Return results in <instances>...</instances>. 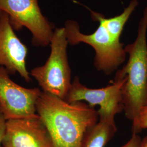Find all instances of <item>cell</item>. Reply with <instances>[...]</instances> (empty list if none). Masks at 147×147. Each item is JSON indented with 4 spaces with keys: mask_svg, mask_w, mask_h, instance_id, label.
I'll return each instance as SVG.
<instances>
[{
    "mask_svg": "<svg viewBox=\"0 0 147 147\" xmlns=\"http://www.w3.org/2000/svg\"><path fill=\"white\" fill-rule=\"evenodd\" d=\"M140 147H147V135L142 139Z\"/></svg>",
    "mask_w": 147,
    "mask_h": 147,
    "instance_id": "15",
    "label": "cell"
},
{
    "mask_svg": "<svg viewBox=\"0 0 147 147\" xmlns=\"http://www.w3.org/2000/svg\"><path fill=\"white\" fill-rule=\"evenodd\" d=\"M36 110L54 147H80L86 132L99 121L98 111L87 103H69L42 91L37 101Z\"/></svg>",
    "mask_w": 147,
    "mask_h": 147,
    "instance_id": "1",
    "label": "cell"
},
{
    "mask_svg": "<svg viewBox=\"0 0 147 147\" xmlns=\"http://www.w3.org/2000/svg\"><path fill=\"white\" fill-rule=\"evenodd\" d=\"M68 45L63 27L55 28L50 44V53L46 62L32 69L30 72L43 92L63 100L72 82L67 55Z\"/></svg>",
    "mask_w": 147,
    "mask_h": 147,
    "instance_id": "3",
    "label": "cell"
},
{
    "mask_svg": "<svg viewBox=\"0 0 147 147\" xmlns=\"http://www.w3.org/2000/svg\"><path fill=\"white\" fill-rule=\"evenodd\" d=\"M0 11L8 16L14 30L25 27L31 32L34 46L50 45L55 28L42 14L38 0H0Z\"/></svg>",
    "mask_w": 147,
    "mask_h": 147,
    "instance_id": "5",
    "label": "cell"
},
{
    "mask_svg": "<svg viewBox=\"0 0 147 147\" xmlns=\"http://www.w3.org/2000/svg\"><path fill=\"white\" fill-rule=\"evenodd\" d=\"M7 120L0 109V147H2L3 139L5 135Z\"/></svg>",
    "mask_w": 147,
    "mask_h": 147,
    "instance_id": "13",
    "label": "cell"
},
{
    "mask_svg": "<svg viewBox=\"0 0 147 147\" xmlns=\"http://www.w3.org/2000/svg\"><path fill=\"white\" fill-rule=\"evenodd\" d=\"M2 147H54L42 119L32 117L7 121Z\"/></svg>",
    "mask_w": 147,
    "mask_h": 147,
    "instance_id": "9",
    "label": "cell"
},
{
    "mask_svg": "<svg viewBox=\"0 0 147 147\" xmlns=\"http://www.w3.org/2000/svg\"><path fill=\"white\" fill-rule=\"evenodd\" d=\"M147 4L138 23L135 41L125 47L127 62L118 70L116 76L122 78L121 97L126 118L133 122L147 105Z\"/></svg>",
    "mask_w": 147,
    "mask_h": 147,
    "instance_id": "2",
    "label": "cell"
},
{
    "mask_svg": "<svg viewBox=\"0 0 147 147\" xmlns=\"http://www.w3.org/2000/svg\"><path fill=\"white\" fill-rule=\"evenodd\" d=\"M132 125V134H138L142 130L147 129V105L140 111L136 119L134 121Z\"/></svg>",
    "mask_w": 147,
    "mask_h": 147,
    "instance_id": "12",
    "label": "cell"
},
{
    "mask_svg": "<svg viewBox=\"0 0 147 147\" xmlns=\"http://www.w3.org/2000/svg\"><path fill=\"white\" fill-rule=\"evenodd\" d=\"M63 28L68 44L84 43L94 49V65L98 71L109 75L124 62L126 53L124 44L112 36L101 24L99 23L95 31L89 34L82 33L78 22L74 20H67Z\"/></svg>",
    "mask_w": 147,
    "mask_h": 147,
    "instance_id": "4",
    "label": "cell"
},
{
    "mask_svg": "<svg viewBox=\"0 0 147 147\" xmlns=\"http://www.w3.org/2000/svg\"><path fill=\"white\" fill-rule=\"evenodd\" d=\"M117 131L115 119H99L86 132L80 147H105Z\"/></svg>",
    "mask_w": 147,
    "mask_h": 147,
    "instance_id": "10",
    "label": "cell"
},
{
    "mask_svg": "<svg viewBox=\"0 0 147 147\" xmlns=\"http://www.w3.org/2000/svg\"><path fill=\"white\" fill-rule=\"evenodd\" d=\"M6 69L0 67V109L7 121L37 115V101L42 90L27 88L11 80Z\"/></svg>",
    "mask_w": 147,
    "mask_h": 147,
    "instance_id": "7",
    "label": "cell"
},
{
    "mask_svg": "<svg viewBox=\"0 0 147 147\" xmlns=\"http://www.w3.org/2000/svg\"><path fill=\"white\" fill-rule=\"evenodd\" d=\"M123 82V78L115 76L110 85L101 88H90L76 76L64 100L69 103L83 101L94 108L99 106V119H115L117 114L124 111L121 93Z\"/></svg>",
    "mask_w": 147,
    "mask_h": 147,
    "instance_id": "6",
    "label": "cell"
},
{
    "mask_svg": "<svg viewBox=\"0 0 147 147\" xmlns=\"http://www.w3.org/2000/svg\"><path fill=\"white\" fill-rule=\"evenodd\" d=\"M28 48L16 36L8 16L2 12L0 16V67L10 74L18 73L26 81L31 76L26 66Z\"/></svg>",
    "mask_w": 147,
    "mask_h": 147,
    "instance_id": "8",
    "label": "cell"
},
{
    "mask_svg": "<svg viewBox=\"0 0 147 147\" xmlns=\"http://www.w3.org/2000/svg\"><path fill=\"white\" fill-rule=\"evenodd\" d=\"M138 4V0H131L121 14L112 18H106L103 14L93 11H90V16L93 21L103 25L112 36L120 39L124 27Z\"/></svg>",
    "mask_w": 147,
    "mask_h": 147,
    "instance_id": "11",
    "label": "cell"
},
{
    "mask_svg": "<svg viewBox=\"0 0 147 147\" xmlns=\"http://www.w3.org/2000/svg\"><path fill=\"white\" fill-rule=\"evenodd\" d=\"M141 141L142 139L138 134H132L130 139L121 147H140Z\"/></svg>",
    "mask_w": 147,
    "mask_h": 147,
    "instance_id": "14",
    "label": "cell"
},
{
    "mask_svg": "<svg viewBox=\"0 0 147 147\" xmlns=\"http://www.w3.org/2000/svg\"><path fill=\"white\" fill-rule=\"evenodd\" d=\"M2 11H0V16H1V13H2Z\"/></svg>",
    "mask_w": 147,
    "mask_h": 147,
    "instance_id": "16",
    "label": "cell"
}]
</instances>
